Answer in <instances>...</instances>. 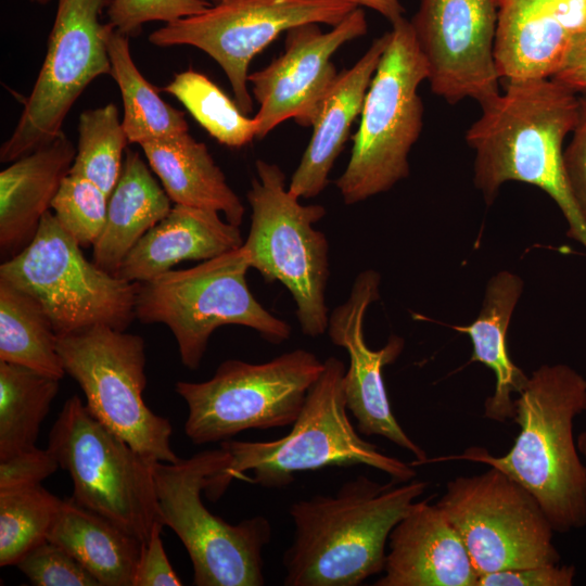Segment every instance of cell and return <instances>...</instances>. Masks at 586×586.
I'll return each instance as SVG.
<instances>
[{
    "instance_id": "14",
    "label": "cell",
    "mask_w": 586,
    "mask_h": 586,
    "mask_svg": "<svg viewBox=\"0 0 586 586\" xmlns=\"http://www.w3.org/2000/svg\"><path fill=\"white\" fill-rule=\"evenodd\" d=\"M111 0H58L47 53L0 162L12 163L55 139L79 95L97 77L111 74L107 36L100 21Z\"/></svg>"
},
{
    "instance_id": "12",
    "label": "cell",
    "mask_w": 586,
    "mask_h": 586,
    "mask_svg": "<svg viewBox=\"0 0 586 586\" xmlns=\"http://www.w3.org/2000/svg\"><path fill=\"white\" fill-rule=\"evenodd\" d=\"M64 370L81 387L88 410L148 461L176 462L173 428L144 403L145 343L132 333L94 326L58 335Z\"/></svg>"
},
{
    "instance_id": "2",
    "label": "cell",
    "mask_w": 586,
    "mask_h": 586,
    "mask_svg": "<svg viewBox=\"0 0 586 586\" xmlns=\"http://www.w3.org/2000/svg\"><path fill=\"white\" fill-rule=\"evenodd\" d=\"M519 433L502 456L480 446L426 462L466 460L494 467L525 487L553 531L586 525V466L574 440V420L586 411V378L566 364L535 369L514 399Z\"/></svg>"
},
{
    "instance_id": "4",
    "label": "cell",
    "mask_w": 586,
    "mask_h": 586,
    "mask_svg": "<svg viewBox=\"0 0 586 586\" xmlns=\"http://www.w3.org/2000/svg\"><path fill=\"white\" fill-rule=\"evenodd\" d=\"M323 364L285 436L266 442H220L229 462L207 480L204 492L211 500L221 497L232 480L244 479L245 471L252 472L249 482L265 488L288 487L297 473L329 467L367 466L397 483L416 479L411 463L381 453L352 424L343 388V361L331 356Z\"/></svg>"
},
{
    "instance_id": "32",
    "label": "cell",
    "mask_w": 586,
    "mask_h": 586,
    "mask_svg": "<svg viewBox=\"0 0 586 586\" xmlns=\"http://www.w3.org/2000/svg\"><path fill=\"white\" fill-rule=\"evenodd\" d=\"M128 143L113 103L84 111L79 116L76 156L68 174L87 178L110 196L120 176Z\"/></svg>"
},
{
    "instance_id": "45",
    "label": "cell",
    "mask_w": 586,
    "mask_h": 586,
    "mask_svg": "<svg viewBox=\"0 0 586 586\" xmlns=\"http://www.w3.org/2000/svg\"><path fill=\"white\" fill-rule=\"evenodd\" d=\"M34 2H37L39 4H47L49 3L51 0H33Z\"/></svg>"
},
{
    "instance_id": "36",
    "label": "cell",
    "mask_w": 586,
    "mask_h": 586,
    "mask_svg": "<svg viewBox=\"0 0 586 586\" xmlns=\"http://www.w3.org/2000/svg\"><path fill=\"white\" fill-rule=\"evenodd\" d=\"M16 566L37 586L100 585L71 553L49 540L28 551Z\"/></svg>"
},
{
    "instance_id": "13",
    "label": "cell",
    "mask_w": 586,
    "mask_h": 586,
    "mask_svg": "<svg viewBox=\"0 0 586 586\" xmlns=\"http://www.w3.org/2000/svg\"><path fill=\"white\" fill-rule=\"evenodd\" d=\"M436 505L461 537L479 575L560 563L553 527L537 499L494 467L449 480Z\"/></svg>"
},
{
    "instance_id": "31",
    "label": "cell",
    "mask_w": 586,
    "mask_h": 586,
    "mask_svg": "<svg viewBox=\"0 0 586 586\" xmlns=\"http://www.w3.org/2000/svg\"><path fill=\"white\" fill-rule=\"evenodd\" d=\"M163 90L177 98L192 117L229 148H242L257 138L258 123L247 117L206 75L193 69L176 74Z\"/></svg>"
},
{
    "instance_id": "39",
    "label": "cell",
    "mask_w": 586,
    "mask_h": 586,
    "mask_svg": "<svg viewBox=\"0 0 586 586\" xmlns=\"http://www.w3.org/2000/svg\"><path fill=\"white\" fill-rule=\"evenodd\" d=\"M563 150L564 177L574 203L586 221V94L579 97L578 118Z\"/></svg>"
},
{
    "instance_id": "8",
    "label": "cell",
    "mask_w": 586,
    "mask_h": 586,
    "mask_svg": "<svg viewBox=\"0 0 586 586\" xmlns=\"http://www.w3.org/2000/svg\"><path fill=\"white\" fill-rule=\"evenodd\" d=\"M228 462L221 447L176 462H152L162 521L187 549L194 585L260 586L265 584L263 549L271 539L269 521L256 515L230 524L201 498L207 480Z\"/></svg>"
},
{
    "instance_id": "1",
    "label": "cell",
    "mask_w": 586,
    "mask_h": 586,
    "mask_svg": "<svg viewBox=\"0 0 586 586\" xmlns=\"http://www.w3.org/2000/svg\"><path fill=\"white\" fill-rule=\"evenodd\" d=\"M578 111L577 92L552 78L507 81L504 91L481 104L466 141L475 154L474 184L487 205L508 181L533 184L559 206L568 235L586 247V221L563 170V142Z\"/></svg>"
},
{
    "instance_id": "38",
    "label": "cell",
    "mask_w": 586,
    "mask_h": 586,
    "mask_svg": "<svg viewBox=\"0 0 586 586\" xmlns=\"http://www.w3.org/2000/svg\"><path fill=\"white\" fill-rule=\"evenodd\" d=\"M575 576L573 564H540L481 574L476 586H571Z\"/></svg>"
},
{
    "instance_id": "33",
    "label": "cell",
    "mask_w": 586,
    "mask_h": 586,
    "mask_svg": "<svg viewBox=\"0 0 586 586\" xmlns=\"http://www.w3.org/2000/svg\"><path fill=\"white\" fill-rule=\"evenodd\" d=\"M62 501L41 484L0 492V565H16L47 540Z\"/></svg>"
},
{
    "instance_id": "9",
    "label": "cell",
    "mask_w": 586,
    "mask_h": 586,
    "mask_svg": "<svg viewBox=\"0 0 586 586\" xmlns=\"http://www.w3.org/2000/svg\"><path fill=\"white\" fill-rule=\"evenodd\" d=\"M48 450L69 473L71 498L79 506L141 543L163 524L152 462L91 415L78 395L64 403L50 431Z\"/></svg>"
},
{
    "instance_id": "37",
    "label": "cell",
    "mask_w": 586,
    "mask_h": 586,
    "mask_svg": "<svg viewBox=\"0 0 586 586\" xmlns=\"http://www.w3.org/2000/svg\"><path fill=\"white\" fill-rule=\"evenodd\" d=\"M60 468L48 448L37 447L0 460V492L41 484Z\"/></svg>"
},
{
    "instance_id": "21",
    "label": "cell",
    "mask_w": 586,
    "mask_h": 586,
    "mask_svg": "<svg viewBox=\"0 0 586 586\" xmlns=\"http://www.w3.org/2000/svg\"><path fill=\"white\" fill-rule=\"evenodd\" d=\"M76 148L62 131L0 173V250L5 260L26 247L68 175Z\"/></svg>"
},
{
    "instance_id": "16",
    "label": "cell",
    "mask_w": 586,
    "mask_h": 586,
    "mask_svg": "<svg viewBox=\"0 0 586 586\" xmlns=\"http://www.w3.org/2000/svg\"><path fill=\"white\" fill-rule=\"evenodd\" d=\"M410 24L434 94L480 105L500 92L494 46L500 0H419Z\"/></svg>"
},
{
    "instance_id": "40",
    "label": "cell",
    "mask_w": 586,
    "mask_h": 586,
    "mask_svg": "<svg viewBox=\"0 0 586 586\" xmlns=\"http://www.w3.org/2000/svg\"><path fill=\"white\" fill-rule=\"evenodd\" d=\"M155 525L150 538L141 543L132 586H180L181 579L171 568L163 547L162 530Z\"/></svg>"
},
{
    "instance_id": "30",
    "label": "cell",
    "mask_w": 586,
    "mask_h": 586,
    "mask_svg": "<svg viewBox=\"0 0 586 586\" xmlns=\"http://www.w3.org/2000/svg\"><path fill=\"white\" fill-rule=\"evenodd\" d=\"M59 379L0 361V460L36 447Z\"/></svg>"
},
{
    "instance_id": "17",
    "label": "cell",
    "mask_w": 586,
    "mask_h": 586,
    "mask_svg": "<svg viewBox=\"0 0 586 586\" xmlns=\"http://www.w3.org/2000/svg\"><path fill=\"white\" fill-rule=\"evenodd\" d=\"M367 29L366 15L359 8L327 33L315 23L289 29L284 52L247 76L259 104L254 116L258 123L257 139L290 118L301 126H313L339 74L332 55L344 43L366 35Z\"/></svg>"
},
{
    "instance_id": "11",
    "label": "cell",
    "mask_w": 586,
    "mask_h": 586,
    "mask_svg": "<svg viewBox=\"0 0 586 586\" xmlns=\"http://www.w3.org/2000/svg\"><path fill=\"white\" fill-rule=\"evenodd\" d=\"M0 279L34 296L58 335L94 326L126 331L136 319L139 283L88 260L51 211L30 243L1 264Z\"/></svg>"
},
{
    "instance_id": "18",
    "label": "cell",
    "mask_w": 586,
    "mask_h": 586,
    "mask_svg": "<svg viewBox=\"0 0 586 586\" xmlns=\"http://www.w3.org/2000/svg\"><path fill=\"white\" fill-rule=\"evenodd\" d=\"M381 276L367 269L354 280L348 298L335 307L329 316L330 340L346 349L349 358L343 378L346 406L357 423V430L366 436H382L406 449L416 458L411 464H424L429 459L424 449L403 430L392 411L383 369L396 361L405 347V341L391 335L386 344L370 348L365 340L364 322L368 307L380 298Z\"/></svg>"
},
{
    "instance_id": "10",
    "label": "cell",
    "mask_w": 586,
    "mask_h": 586,
    "mask_svg": "<svg viewBox=\"0 0 586 586\" xmlns=\"http://www.w3.org/2000/svg\"><path fill=\"white\" fill-rule=\"evenodd\" d=\"M323 366L297 348L262 364L226 360L203 382L178 381L175 390L188 407L186 435L203 445L245 430L292 425Z\"/></svg>"
},
{
    "instance_id": "5",
    "label": "cell",
    "mask_w": 586,
    "mask_h": 586,
    "mask_svg": "<svg viewBox=\"0 0 586 586\" xmlns=\"http://www.w3.org/2000/svg\"><path fill=\"white\" fill-rule=\"evenodd\" d=\"M428 74L410 21L402 17L392 24L365 97L348 164L335 181L346 205L386 192L408 177V156L423 127L418 89Z\"/></svg>"
},
{
    "instance_id": "35",
    "label": "cell",
    "mask_w": 586,
    "mask_h": 586,
    "mask_svg": "<svg viewBox=\"0 0 586 586\" xmlns=\"http://www.w3.org/2000/svg\"><path fill=\"white\" fill-rule=\"evenodd\" d=\"M211 5L207 0H111L106 14L117 31L133 37L146 23H171L199 14Z\"/></svg>"
},
{
    "instance_id": "42",
    "label": "cell",
    "mask_w": 586,
    "mask_h": 586,
    "mask_svg": "<svg viewBox=\"0 0 586 586\" xmlns=\"http://www.w3.org/2000/svg\"><path fill=\"white\" fill-rule=\"evenodd\" d=\"M560 24L573 36L586 30V0H552Z\"/></svg>"
},
{
    "instance_id": "34",
    "label": "cell",
    "mask_w": 586,
    "mask_h": 586,
    "mask_svg": "<svg viewBox=\"0 0 586 586\" xmlns=\"http://www.w3.org/2000/svg\"><path fill=\"white\" fill-rule=\"evenodd\" d=\"M109 195L87 178L68 174L62 181L51 209L62 228L81 247L93 246L107 213Z\"/></svg>"
},
{
    "instance_id": "29",
    "label": "cell",
    "mask_w": 586,
    "mask_h": 586,
    "mask_svg": "<svg viewBox=\"0 0 586 586\" xmlns=\"http://www.w3.org/2000/svg\"><path fill=\"white\" fill-rule=\"evenodd\" d=\"M107 50L112 67L110 75L123 99L122 124L129 143L141 144L189 131L184 113L165 102L136 66L129 37L112 27Z\"/></svg>"
},
{
    "instance_id": "3",
    "label": "cell",
    "mask_w": 586,
    "mask_h": 586,
    "mask_svg": "<svg viewBox=\"0 0 586 586\" xmlns=\"http://www.w3.org/2000/svg\"><path fill=\"white\" fill-rule=\"evenodd\" d=\"M428 488L424 481L379 483L366 475L335 495L294 501V539L283 555L286 586H357L382 574L394 526Z\"/></svg>"
},
{
    "instance_id": "25",
    "label": "cell",
    "mask_w": 586,
    "mask_h": 586,
    "mask_svg": "<svg viewBox=\"0 0 586 586\" xmlns=\"http://www.w3.org/2000/svg\"><path fill=\"white\" fill-rule=\"evenodd\" d=\"M139 145L171 202L222 213L241 226L245 208L203 142L187 131Z\"/></svg>"
},
{
    "instance_id": "41",
    "label": "cell",
    "mask_w": 586,
    "mask_h": 586,
    "mask_svg": "<svg viewBox=\"0 0 586 586\" xmlns=\"http://www.w3.org/2000/svg\"><path fill=\"white\" fill-rule=\"evenodd\" d=\"M551 78L586 94V30L574 37L562 65Z\"/></svg>"
},
{
    "instance_id": "43",
    "label": "cell",
    "mask_w": 586,
    "mask_h": 586,
    "mask_svg": "<svg viewBox=\"0 0 586 586\" xmlns=\"http://www.w3.org/2000/svg\"><path fill=\"white\" fill-rule=\"evenodd\" d=\"M358 7H366L380 13L391 24L403 17L404 9L399 0H339Z\"/></svg>"
},
{
    "instance_id": "28",
    "label": "cell",
    "mask_w": 586,
    "mask_h": 586,
    "mask_svg": "<svg viewBox=\"0 0 586 586\" xmlns=\"http://www.w3.org/2000/svg\"><path fill=\"white\" fill-rule=\"evenodd\" d=\"M0 361L24 366L59 380L66 373L58 352V334L41 304L2 279Z\"/></svg>"
},
{
    "instance_id": "27",
    "label": "cell",
    "mask_w": 586,
    "mask_h": 586,
    "mask_svg": "<svg viewBox=\"0 0 586 586\" xmlns=\"http://www.w3.org/2000/svg\"><path fill=\"white\" fill-rule=\"evenodd\" d=\"M47 540L71 553L100 586H132L141 542L71 497L62 501Z\"/></svg>"
},
{
    "instance_id": "44",
    "label": "cell",
    "mask_w": 586,
    "mask_h": 586,
    "mask_svg": "<svg viewBox=\"0 0 586 586\" xmlns=\"http://www.w3.org/2000/svg\"><path fill=\"white\" fill-rule=\"evenodd\" d=\"M576 445L579 454L586 459V431L578 434Z\"/></svg>"
},
{
    "instance_id": "26",
    "label": "cell",
    "mask_w": 586,
    "mask_h": 586,
    "mask_svg": "<svg viewBox=\"0 0 586 586\" xmlns=\"http://www.w3.org/2000/svg\"><path fill=\"white\" fill-rule=\"evenodd\" d=\"M171 207L170 198L141 155L127 148L120 176L109 196L104 228L92 246V262L117 275L131 249Z\"/></svg>"
},
{
    "instance_id": "15",
    "label": "cell",
    "mask_w": 586,
    "mask_h": 586,
    "mask_svg": "<svg viewBox=\"0 0 586 586\" xmlns=\"http://www.w3.org/2000/svg\"><path fill=\"white\" fill-rule=\"evenodd\" d=\"M199 14L160 27L149 36L157 47H195L225 72L238 106L253 111L247 88L252 60L277 37L304 24L337 25L355 5L339 0H212Z\"/></svg>"
},
{
    "instance_id": "19",
    "label": "cell",
    "mask_w": 586,
    "mask_h": 586,
    "mask_svg": "<svg viewBox=\"0 0 586 586\" xmlns=\"http://www.w3.org/2000/svg\"><path fill=\"white\" fill-rule=\"evenodd\" d=\"M387 546L374 586H476L479 574L461 537L429 499L411 505Z\"/></svg>"
},
{
    "instance_id": "22",
    "label": "cell",
    "mask_w": 586,
    "mask_h": 586,
    "mask_svg": "<svg viewBox=\"0 0 586 586\" xmlns=\"http://www.w3.org/2000/svg\"><path fill=\"white\" fill-rule=\"evenodd\" d=\"M243 245L240 228L212 209L175 204L127 254L117 275L145 282L184 260H207Z\"/></svg>"
},
{
    "instance_id": "20",
    "label": "cell",
    "mask_w": 586,
    "mask_h": 586,
    "mask_svg": "<svg viewBox=\"0 0 586 586\" xmlns=\"http://www.w3.org/2000/svg\"><path fill=\"white\" fill-rule=\"evenodd\" d=\"M390 41V31L373 40L366 53L337 74L313 124V136L288 190L298 199L319 195L346 141L353 122L361 114L366 93Z\"/></svg>"
},
{
    "instance_id": "23",
    "label": "cell",
    "mask_w": 586,
    "mask_h": 586,
    "mask_svg": "<svg viewBox=\"0 0 586 586\" xmlns=\"http://www.w3.org/2000/svg\"><path fill=\"white\" fill-rule=\"evenodd\" d=\"M573 39L556 17L552 0H500L494 46L500 79L551 78Z\"/></svg>"
},
{
    "instance_id": "6",
    "label": "cell",
    "mask_w": 586,
    "mask_h": 586,
    "mask_svg": "<svg viewBox=\"0 0 586 586\" xmlns=\"http://www.w3.org/2000/svg\"><path fill=\"white\" fill-rule=\"evenodd\" d=\"M243 247L188 269H171L139 283L136 319L163 323L174 334L184 367L198 369L212 333L225 324L251 328L271 344L291 335V327L270 314L251 293Z\"/></svg>"
},
{
    "instance_id": "7",
    "label": "cell",
    "mask_w": 586,
    "mask_h": 586,
    "mask_svg": "<svg viewBox=\"0 0 586 586\" xmlns=\"http://www.w3.org/2000/svg\"><path fill=\"white\" fill-rule=\"evenodd\" d=\"M255 166L257 177L246 194L251 228L242 245L250 268L268 283L281 282L296 304L302 332L320 336L329 321V242L314 225L324 217L326 208L301 204L285 188V175L277 164L257 160Z\"/></svg>"
},
{
    "instance_id": "24",
    "label": "cell",
    "mask_w": 586,
    "mask_h": 586,
    "mask_svg": "<svg viewBox=\"0 0 586 586\" xmlns=\"http://www.w3.org/2000/svg\"><path fill=\"white\" fill-rule=\"evenodd\" d=\"M523 288V280L517 273L509 270L497 272L486 284L475 320L466 326L451 327L471 339L473 351L470 362L483 364L495 375L494 392L484 402V417L497 422L514 418L512 395L519 394L528 379L512 361L507 348V331Z\"/></svg>"
}]
</instances>
